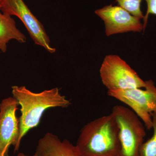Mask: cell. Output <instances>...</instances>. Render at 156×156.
I'll use <instances>...</instances> for the list:
<instances>
[{
  "label": "cell",
  "mask_w": 156,
  "mask_h": 156,
  "mask_svg": "<svg viewBox=\"0 0 156 156\" xmlns=\"http://www.w3.org/2000/svg\"><path fill=\"white\" fill-rule=\"evenodd\" d=\"M13 97L20 106L19 135L14 152L19 150L22 138L31 129L37 127L44 113L49 108H66L71 105L57 87L39 93L30 91L24 86L12 87Z\"/></svg>",
  "instance_id": "obj_1"
},
{
  "label": "cell",
  "mask_w": 156,
  "mask_h": 156,
  "mask_svg": "<svg viewBox=\"0 0 156 156\" xmlns=\"http://www.w3.org/2000/svg\"><path fill=\"white\" fill-rule=\"evenodd\" d=\"M147 4V11L144 17V30H145L148 18L150 14L156 16V0H145Z\"/></svg>",
  "instance_id": "obj_13"
},
{
  "label": "cell",
  "mask_w": 156,
  "mask_h": 156,
  "mask_svg": "<svg viewBox=\"0 0 156 156\" xmlns=\"http://www.w3.org/2000/svg\"><path fill=\"white\" fill-rule=\"evenodd\" d=\"M18 104L13 97L0 103V156H9L11 145L17 146L19 135V119L16 115Z\"/></svg>",
  "instance_id": "obj_8"
},
{
  "label": "cell",
  "mask_w": 156,
  "mask_h": 156,
  "mask_svg": "<svg viewBox=\"0 0 156 156\" xmlns=\"http://www.w3.org/2000/svg\"><path fill=\"white\" fill-rule=\"evenodd\" d=\"M35 154L36 156H83L76 145L69 140L61 141L58 136L47 133L39 140Z\"/></svg>",
  "instance_id": "obj_9"
},
{
  "label": "cell",
  "mask_w": 156,
  "mask_h": 156,
  "mask_svg": "<svg viewBox=\"0 0 156 156\" xmlns=\"http://www.w3.org/2000/svg\"><path fill=\"white\" fill-rule=\"evenodd\" d=\"M144 90L140 88L108 91L109 96L127 105L142 120L147 130L153 127L151 115L156 113V87L151 80L145 81Z\"/></svg>",
  "instance_id": "obj_5"
},
{
  "label": "cell",
  "mask_w": 156,
  "mask_h": 156,
  "mask_svg": "<svg viewBox=\"0 0 156 156\" xmlns=\"http://www.w3.org/2000/svg\"><path fill=\"white\" fill-rule=\"evenodd\" d=\"M111 113L119 128V156H139L146 133L139 117L131 109L122 105L114 107Z\"/></svg>",
  "instance_id": "obj_3"
},
{
  "label": "cell",
  "mask_w": 156,
  "mask_h": 156,
  "mask_svg": "<svg viewBox=\"0 0 156 156\" xmlns=\"http://www.w3.org/2000/svg\"><path fill=\"white\" fill-rule=\"evenodd\" d=\"M153 134L147 141L144 142L140 151L139 156H156V113L151 115Z\"/></svg>",
  "instance_id": "obj_11"
},
{
  "label": "cell",
  "mask_w": 156,
  "mask_h": 156,
  "mask_svg": "<svg viewBox=\"0 0 156 156\" xmlns=\"http://www.w3.org/2000/svg\"><path fill=\"white\" fill-rule=\"evenodd\" d=\"M3 13L16 16L22 21L36 45L53 53L56 49L51 47L50 41L44 27L31 12L23 0H0Z\"/></svg>",
  "instance_id": "obj_6"
},
{
  "label": "cell",
  "mask_w": 156,
  "mask_h": 156,
  "mask_svg": "<svg viewBox=\"0 0 156 156\" xmlns=\"http://www.w3.org/2000/svg\"><path fill=\"white\" fill-rule=\"evenodd\" d=\"M76 146L83 156H119V128L112 114L84 126Z\"/></svg>",
  "instance_id": "obj_2"
},
{
  "label": "cell",
  "mask_w": 156,
  "mask_h": 156,
  "mask_svg": "<svg viewBox=\"0 0 156 156\" xmlns=\"http://www.w3.org/2000/svg\"><path fill=\"white\" fill-rule=\"evenodd\" d=\"M12 40L24 43L27 38L25 35L17 28L11 16L3 13L0 5V51L6 52L8 43Z\"/></svg>",
  "instance_id": "obj_10"
},
{
  "label": "cell",
  "mask_w": 156,
  "mask_h": 156,
  "mask_svg": "<svg viewBox=\"0 0 156 156\" xmlns=\"http://www.w3.org/2000/svg\"><path fill=\"white\" fill-rule=\"evenodd\" d=\"M99 73L101 82L108 91L141 89L145 87V81L118 55L105 56Z\"/></svg>",
  "instance_id": "obj_4"
},
{
  "label": "cell",
  "mask_w": 156,
  "mask_h": 156,
  "mask_svg": "<svg viewBox=\"0 0 156 156\" xmlns=\"http://www.w3.org/2000/svg\"><path fill=\"white\" fill-rule=\"evenodd\" d=\"M17 156H30L28 155H25V154L22 153H19L17 154ZM31 156H36L35 154H34V155Z\"/></svg>",
  "instance_id": "obj_14"
},
{
  "label": "cell",
  "mask_w": 156,
  "mask_h": 156,
  "mask_svg": "<svg viewBox=\"0 0 156 156\" xmlns=\"http://www.w3.org/2000/svg\"><path fill=\"white\" fill-rule=\"evenodd\" d=\"M95 13L104 22L105 33L107 36L144 30L143 24L140 19L131 15L119 6H105L97 9Z\"/></svg>",
  "instance_id": "obj_7"
},
{
  "label": "cell",
  "mask_w": 156,
  "mask_h": 156,
  "mask_svg": "<svg viewBox=\"0 0 156 156\" xmlns=\"http://www.w3.org/2000/svg\"><path fill=\"white\" fill-rule=\"evenodd\" d=\"M119 6L129 12L134 17L141 19L144 18L140 9V4L142 0H115Z\"/></svg>",
  "instance_id": "obj_12"
}]
</instances>
